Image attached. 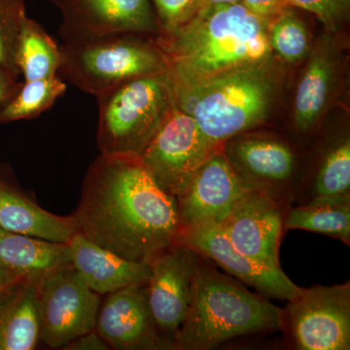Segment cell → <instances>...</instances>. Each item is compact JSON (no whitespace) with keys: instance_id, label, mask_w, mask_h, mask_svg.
<instances>
[{"instance_id":"obj_35","label":"cell","mask_w":350,"mask_h":350,"mask_svg":"<svg viewBox=\"0 0 350 350\" xmlns=\"http://www.w3.org/2000/svg\"><path fill=\"white\" fill-rule=\"evenodd\" d=\"M50 2H52V3H54L55 5L59 6V4L62 3V2L64 1V0H49Z\"/></svg>"},{"instance_id":"obj_21","label":"cell","mask_w":350,"mask_h":350,"mask_svg":"<svg viewBox=\"0 0 350 350\" xmlns=\"http://www.w3.org/2000/svg\"><path fill=\"white\" fill-rule=\"evenodd\" d=\"M69 264L68 244L0 229V267L25 278H40Z\"/></svg>"},{"instance_id":"obj_18","label":"cell","mask_w":350,"mask_h":350,"mask_svg":"<svg viewBox=\"0 0 350 350\" xmlns=\"http://www.w3.org/2000/svg\"><path fill=\"white\" fill-rule=\"evenodd\" d=\"M308 57L294 100V126L304 135L314 130L328 107L340 66L338 49L332 36H322Z\"/></svg>"},{"instance_id":"obj_5","label":"cell","mask_w":350,"mask_h":350,"mask_svg":"<svg viewBox=\"0 0 350 350\" xmlns=\"http://www.w3.org/2000/svg\"><path fill=\"white\" fill-rule=\"evenodd\" d=\"M100 154L140 157L175 107L169 70L135 78L96 96Z\"/></svg>"},{"instance_id":"obj_26","label":"cell","mask_w":350,"mask_h":350,"mask_svg":"<svg viewBox=\"0 0 350 350\" xmlns=\"http://www.w3.org/2000/svg\"><path fill=\"white\" fill-rule=\"evenodd\" d=\"M291 8L271 20L269 38L275 56L286 63L297 64L306 59L312 46L305 23Z\"/></svg>"},{"instance_id":"obj_24","label":"cell","mask_w":350,"mask_h":350,"mask_svg":"<svg viewBox=\"0 0 350 350\" xmlns=\"http://www.w3.org/2000/svg\"><path fill=\"white\" fill-rule=\"evenodd\" d=\"M284 230L317 232L350 245V200H324L291 206L285 215Z\"/></svg>"},{"instance_id":"obj_20","label":"cell","mask_w":350,"mask_h":350,"mask_svg":"<svg viewBox=\"0 0 350 350\" xmlns=\"http://www.w3.org/2000/svg\"><path fill=\"white\" fill-rule=\"evenodd\" d=\"M38 278H22L0 295V350H33L41 342Z\"/></svg>"},{"instance_id":"obj_23","label":"cell","mask_w":350,"mask_h":350,"mask_svg":"<svg viewBox=\"0 0 350 350\" xmlns=\"http://www.w3.org/2000/svg\"><path fill=\"white\" fill-rule=\"evenodd\" d=\"M15 62L25 81L47 79L59 75L63 54L42 25L27 15L21 25Z\"/></svg>"},{"instance_id":"obj_7","label":"cell","mask_w":350,"mask_h":350,"mask_svg":"<svg viewBox=\"0 0 350 350\" xmlns=\"http://www.w3.org/2000/svg\"><path fill=\"white\" fill-rule=\"evenodd\" d=\"M297 350L350 349V282L301 288L282 308V330Z\"/></svg>"},{"instance_id":"obj_33","label":"cell","mask_w":350,"mask_h":350,"mask_svg":"<svg viewBox=\"0 0 350 350\" xmlns=\"http://www.w3.org/2000/svg\"><path fill=\"white\" fill-rule=\"evenodd\" d=\"M22 278H25V276H21L13 271L4 269L3 267H0V295Z\"/></svg>"},{"instance_id":"obj_29","label":"cell","mask_w":350,"mask_h":350,"mask_svg":"<svg viewBox=\"0 0 350 350\" xmlns=\"http://www.w3.org/2000/svg\"><path fill=\"white\" fill-rule=\"evenodd\" d=\"M288 4L314 14L332 33L338 32L349 16L350 0H288Z\"/></svg>"},{"instance_id":"obj_11","label":"cell","mask_w":350,"mask_h":350,"mask_svg":"<svg viewBox=\"0 0 350 350\" xmlns=\"http://www.w3.org/2000/svg\"><path fill=\"white\" fill-rule=\"evenodd\" d=\"M57 7L64 42L161 32L151 0H64Z\"/></svg>"},{"instance_id":"obj_12","label":"cell","mask_w":350,"mask_h":350,"mask_svg":"<svg viewBox=\"0 0 350 350\" xmlns=\"http://www.w3.org/2000/svg\"><path fill=\"white\" fill-rule=\"evenodd\" d=\"M200 254L175 243L148 262L149 306L161 335L174 347L175 336L187 317Z\"/></svg>"},{"instance_id":"obj_3","label":"cell","mask_w":350,"mask_h":350,"mask_svg":"<svg viewBox=\"0 0 350 350\" xmlns=\"http://www.w3.org/2000/svg\"><path fill=\"white\" fill-rule=\"evenodd\" d=\"M200 256L187 317L175 336L174 349L211 350L236 338L282 330V308Z\"/></svg>"},{"instance_id":"obj_19","label":"cell","mask_w":350,"mask_h":350,"mask_svg":"<svg viewBox=\"0 0 350 350\" xmlns=\"http://www.w3.org/2000/svg\"><path fill=\"white\" fill-rule=\"evenodd\" d=\"M0 229L64 244H68L77 232L72 216L49 213L1 180Z\"/></svg>"},{"instance_id":"obj_27","label":"cell","mask_w":350,"mask_h":350,"mask_svg":"<svg viewBox=\"0 0 350 350\" xmlns=\"http://www.w3.org/2000/svg\"><path fill=\"white\" fill-rule=\"evenodd\" d=\"M25 16V0H0V66L18 79L21 75L15 52Z\"/></svg>"},{"instance_id":"obj_9","label":"cell","mask_w":350,"mask_h":350,"mask_svg":"<svg viewBox=\"0 0 350 350\" xmlns=\"http://www.w3.org/2000/svg\"><path fill=\"white\" fill-rule=\"evenodd\" d=\"M36 299L40 340L51 349H64L75 338L94 330L100 295L83 282L72 265L38 278Z\"/></svg>"},{"instance_id":"obj_28","label":"cell","mask_w":350,"mask_h":350,"mask_svg":"<svg viewBox=\"0 0 350 350\" xmlns=\"http://www.w3.org/2000/svg\"><path fill=\"white\" fill-rule=\"evenodd\" d=\"M160 34L170 33L183 27L199 10L198 0H151Z\"/></svg>"},{"instance_id":"obj_32","label":"cell","mask_w":350,"mask_h":350,"mask_svg":"<svg viewBox=\"0 0 350 350\" xmlns=\"http://www.w3.org/2000/svg\"><path fill=\"white\" fill-rule=\"evenodd\" d=\"M64 349L68 350H108L110 349L107 342L96 331L80 336L72 342H69Z\"/></svg>"},{"instance_id":"obj_1","label":"cell","mask_w":350,"mask_h":350,"mask_svg":"<svg viewBox=\"0 0 350 350\" xmlns=\"http://www.w3.org/2000/svg\"><path fill=\"white\" fill-rule=\"evenodd\" d=\"M71 216L85 238L137 262L177 243L181 230L176 198L158 185L139 157L96 158Z\"/></svg>"},{"instance_id":"obj_17","label":"cell","mask_w":350,"mask_h":350,"mask_svg":"<svg viewBox=\"0 0 350 350\" xmlns=\"http://www.w3.org/2000/svg\"><path fill=\"white\" fill-rule=\"evenodd\" d=\"M71 265L96 293L107 295L133 285L147 284L148 262L133 261L76 232L68 244Z\"/></svg>"},{"instance_id":"obj_22","label":"cell","mask_w":350,"mask_h":350,"mask_svg":"<svg viewBox=\"0 0 350 350\" xmlns=\"http://www.w3.org/2000/svg\"><path fill=\"white\" fill-rule=\"evenodd\" d=\"M350 200V140L338 138L322 154L308 185L295 197L298 204Z\"/></svg>"},{"instance_id":"obj_25","label":"cell","mask_w":350,"mask_h":350,"mask_svg":"<svg viewBox=\"0 0 350 350\" xmlns=\"http://www.w3.org/2000/svg\"><path fill=\"white\" fill-rule=\"evenodd\" d=\"M66 92V83L59 75L23 82L12 100L0 113V124L36 118Z\"/></svg>"},{"instance_id":"obj_16","label":"cell","mask_w":350,"mask_h":350,"mask_svg":"<svg viewBox=\"0 0 350 350\" xmlns=\"http://www.w3.org/2000/svg\"><path fill=\"white\" fill-rule=\"evenodd\" d=\"M94 331L110 349H174L163 338L152 315L146 284L107 294L101 301Z\"/></svg>"},{"instance_id":"obj_15","label":"cell","mask_w":350,"mask_h":350,"mask_svg":"<svg viewBox=\"0 0 350 350\" xmlns=\"http://www.w3.org/2000/svg\"><path fill=\"white\" fill-rule=\"evenodd\" d=\"M247 191L221 148L176 198L180 231L222 225Z\"/></svg>"},{"instance_id":"obj_30","label":"cell","mask_w":350,"mask_h":350,"mask_svg":"<svg viewBox=\"0 0 350 350\" xmlns=\"http://www.w3.org/2000/svg\"><path fill=\"white\" fill-rule=\"evenodd\" d=\"M241 3L251 13L269 20L290 7L288 0H241Z\"/></svg>"},{"instance_id":"obj_6","label":"cell","mask_w":350,"mask_h":350,"mask_svg":"<svg viewBox=\"0 0 350 350\" xmlns=\"http://www.w3.org/2000/svg\"><path fill=\"white\" fill-rule=\"evenodd\" d=\"M59 77L96 96L135 78L169 70L155 40L144 34H116L64 42Z\"/></svg>"},{"instance_id":"obj_8","label":"cell","mask_w":350,"mask_h":350,"mask_svg":"<svg viewBox=\"0 0 350 350\" xmlns=\"http://www.w3.org/2000/svg\"><path fill=\"white\" fill-rule=\"evenodd\" d=\"M221 148L222 145L207 137L193 117L175 105L139 158L158 185L178 198Z\"/></svg>"},{"instance_id":"obj_31","label":"cell","mask_w":350,"mask_h":350,"mask_svg":"<svg viewBox=\"0 0 350 350\" xmlns=\"http://www.w3.org/2000/svg\"><path fill=\"white\" fill-rule=\"evenodd\" d=\"M18 78L14 77L6 69L0 66V113L12 100L18 90L22 86Z\"/></svg>"},{"instance_id":"obj_13","label":"cell","mask_w":350,"mask_h":350,"mask_svg":"<svg viewBox=\"0 0 350 350\" xmlns=\"http://www.w3.org/2000/svg\"><path fill=\"white\" fill-rule=\"evenodd\" d=\"M291 206L264 193L247 191L219 228L245 256L280 268L284 219Z\"/></svg>"},{"instance_id":"obj_4","label":"cell","mask_w":350,"mask_h":350,"mask_svg":"<svg viewBox=\"0 0 350 350\" xmlns=\"http://www.w3.org/2000/svg\"><path fill=\"white\" fill-rule=\"evenodd\" d=\"M282 83L275 57L189 87H174L175 105L219 145L268 121Z\"/></svg>"},{"instance_id":"obj_2","label":"cell","mask_w":350,"mask_h":350,"mask_svg":"<svg viewBox=\"0 0 350 350\" xmlns=\"http://www.w3.org/2000/svg\"><path fill=\"white\" fill-rule=\"evenodd\" d=\"M269 22L241 2L217 4L200 9L176 31L159 34L172 86H193L273 59Z\"/></svg>"},{"instance_id":"obj_10","label":"cell","mask_w":350,"mask_h":350,"mask_svg":"<svg viewBox=\"0 0 350 350\" xmlns=\"http://www.w3.org/2000/svg\"><path fill=\"white\" fill-rule=\"evenodd\" d=\"M222 150L248 191L294 204L297 159L291 145L280 138L248 131L227 140Z\"/></svg>"},{"instance_id":"obj_14","label":"cell","mask_w":350,"mask_h":350,"mask_svg":"<svg viewBox=\"0 0 350 350\" xmlns=\"http://www.w3.org/2000/svg\"><path fill=\"white\" fill-rule=\"evenodd\" d=\"M177 243L199 253L267 298L289 301L300 292L301 287L288 278L282 267L266 266L245 256L232 246L217 226L182 230Z\"/></svg>"},{"instance_id":"obj_34","label":"cell","mask_w":350,"mask_h":350,"mask_svg":"<svg viewBox=\"0 0 350 350\" xmlns=\"http://www.w3.org/2000/svg\"><path fill=\"white\" fill-rule=\"evenodd\" d=\"M241 1V0H198L199 10L202 8H206V7L217 5V4L239 3Z\"/></svg>"}]
</instances>
